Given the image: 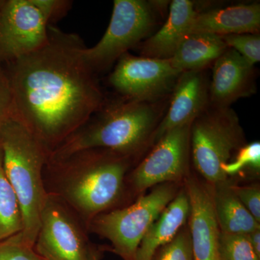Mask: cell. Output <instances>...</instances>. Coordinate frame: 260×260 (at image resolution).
Returning a JSON list of instances; mask_svg holds the SVG:
<instances>
[{
  "instance_id": "cell-1",
  "label": "cell",
  "mask_w": 260,
  "mask_h": 260,
  "mask_svg": "<svg viewBox=\"0 0 260 260\" xmlns=\"http://www.w3.org/2000/svg\"><path fill=\"white\" fill-rule=\"evenodd\" d=\"M83 39L49 25L40 49L3 64L13 97L12 118L23 124L49 155L74 134L106 99L84 56Z\"/></svg>"
},
{
  "instance_id": "cell-2",
  "label": "cell",
  "mask_w": 260,
  "mask_h": 260,
  "mask_svg": "<svg viewBox=\"0 0 260 260\" xmlns=\"http://www.w3.org/2000/svg\"><path fill=\"white\" fill-rule=\"evenodd\" d=\"M135 160L103 148L48 159L44 170L46 191L64 200L88 230L98 215L124 207L129 198L126 176Z\"/></svg>"
},
{
  "instance_id": "cell-3",
  "label": "cell",
  "mask_w": 260,
  "mask_h": 260,
  "mask_svg": "<svg viewBox=\"0 0 260 260\" xmlns=\"http://www.w3.org/2000/svg\"><path fill=\"white\" fill-rule=\"evenodd\" d=\"M159 102H142L119 95L106 96L96 112L48 159L90 148L107 149L138 158L151 146L154 132L165 114Z\"/></svg>"
},
{
  "instance_id": "cell-4",
  "label": "cell",
  "mask_w": 260,
  "mask_h": 260,
  "mask_svg": "<svg viewBox=\"0 0 260 260\" xmlns=\"http://www.w3.org/2000/svg\"><path fill=\"white\" fill-rule=\"evenodd\" d=\"M0 147L5 174L21 210L22 237L34 246L47 197L44 170L49 153L23 124L13 118L0 129Z\"/></svg>"
},
{
  "instance_id": "cell-5",
  "label": "cell",
  "mask_w": 260,
  "mask_h": 260,
  "mask_svg": "<svg viewBox=\"0 0 260 260\" xmlns=\"http://www.w3.org/2000/svg\"><path fill=\"white\" fill-rule=\"evenodd\" d=\"M176 183L154 186L148 194L140 195L134 203L100 214L88 225L89 234L107 239L111 251L122 260H135L145 234L162 210L177 196Z\"/></svg>"
},
{
  "instance_id": "cell-6",
  "label": "cell",
  "mask_w": 260,
  "mask_h": 260,
  "mask_svg": "<svg viewBox=\"0 0 260 260\" xmlns=\"http://www.w3.org/2000/svg\"><path fill=\"white\" fill-rule=\"evenodd\" d=\"M244 145L240 121L230 107L209 104L191 123V159L203 180L211 185L227 180L222 166Z\"/></svg>"
},
{
  "instance_id": "cell-7",
  "label": "cell",
  "mask_w": 260,
  "mask_h": 260,
  "mask_svg": "<svg viewBox=\"0 0 260 260\" xmlns=\"http://www.w3.org/2000/svg\"><path fill=\"white\" fill-rule=\"evenodd\" d=\"M155 23L151 4L143 0H114L110 23L101 40L84 56L95 74L109 69L123 54L148 37Z\"/></svg>"
},
{
  "instance_id": "cell-8",
  "label": "cell",
  "mask_w": 260,
  "mask_h": 260,
  "mask_svg": "<svg viewBox=\"0 0 260 260\" xmlns=\"http://www.w3.org/2000/svg\"><path fill=\"white\" fill-rule=\"evenodd\" d=\"M88 228L59 197L47 193L34 248L44 260H88Z\"/></svg>"
},
{
  "instance_id": "cell-9",
  "label": "cell",
  "mask_w": 260,
  "mask_h": 260,
  "mask_svg": "<svg viewBox=\"0 0 260 260\" xmlns=\"http://www.w3.org/2000/svg\"><path fill=\"white\" fill-rule=\"evenodd\" d=\"M191 124L168 131L153 145L150 153L126 176L129 197L147 189L176 183L189 174Z\"/></svg>"
},
{
  "instance_id": "cell-10",
  "label": "cell",
  "mask_w": 260,
  "mask_h": 260,
  "mask_svg": "<svg viewBox=\"0 0 260 260\" xmlns=\"http://www.w3.org/2000/svg\"><path fill=\"white\" fill-rule=\"evenodd\" d=\"M49 27L37 0H0V63L8 64L45 45Z\"/></svg>"
},
{
  "instance_id": "cell-11",
  "label": "cell",
  "mask_w": 260,
  "mask_h": 260,
  "mask_svg": "<svg viewBox=\"0 0 260 260\" xmlns=\"http://www.w3.org/2000/svg\"><path fill=\"white\" fill-rule=\"evenodd\" d=\"M181 73L169 59L137 56L125 53L109 77L116 94L142 102H157L173 90Z\"/></svg>"
},
{
  "instance_id": "cell-12",
  "label": "cell",
  "mask_w": 260,
  "mask_h": 260,
  "mask_svg": "<svg viewBox=\"0 0 260 260\" xmlns=\"http://www.w3.org/2000/svg\"><path fill=\"white\" fill-rule=\"evenodd\" d=\"M184 181L190 205L188 228L194 260H220V230L214 208L213 185L192 174Z\"/></svg>"
},
{
  "instance_id": "cell-13",
  "label": "cell",
  "mask_w": 260,
  "mask_h": 260,
  "mask_svg": "<svg viewBox=\"0 0 260 260\" xmlns=\"http://www.w3.org/2000/svg\"><path fill=\"white\" fill-rule=\"evenodd\" d=\"M210 80L206 70L181 73L167 112L154 132L151 146L169 130L191 124L209 106Z\"/></svg>"
},
{
  "instance_id": "cell-14",
  "label": "cell",
  "mask_w": 260,
  "mask_h": 260,
  "mask_svg": "<svg viewBox=\"0 0 260 260\" xmlns=\"http://www.w3.org/2000/svg\"><path fill=\"white\" fill-rule=\"evenodd\" d=\"M256 91L254 66L232 49L214 62L210 80V104L229 107L239 99L250 96Z\"/></svg>"
},
{
  "instance_id": "cell-15",
  "label": "cell",
  "mask_w": 260,
  "mask_h": 260,
  "mask_svg": "<svg viewBox=\"0 0 260 260\" xmlns=\"http://www.w3.org/2000/svg\"><path fill=\"white\" fill-rule=\"evenodd\" d=\"M198 11L189 0H174L165 23L142 44L140 54L145 57L170 59L189 34Z\"/></svg>"
},
{
  "instance_id": "cell-16",
  "label": "cell",
  "mask_w": 260,
  "mask_h": 260,
  "mask_svg": "<svg viewBox=\"0 0 260 260\" xmlns=\"http://www.w3.org/2000/svg\"><path fill=\"white\" fill-rule=\"evenodd\" d=\"M259 30L260 5L255 3L198 12L190 34L207 32L222 37L232 34H259Z\"/></svg>"
},
{
  "instance_id": "cell-17",
  "label": "cell",
  "mask_w": 260,
  "mask_h": 260,
  "mask_svg": "<svg viewBox=\"0 0 260 260\" xmlns=\"http://www.w3.org/2000/svg\"><path fill=\"white\" fill-rule=\"evenodd\" d=\"M189 211V198L185 188L183 186L149 228L140 242L135 260H152L155 252L170 242L186 225Z\"/></svg>"
},
{
  "instance_id": "cell-18",
  "label": "cell",
  "mask_w": 260,
  "mask_h": 260,
  "mask_svg": "<svg viewBox=\"0 0 260 260\" xmlns=\"http://www.w3.org/2000/svg\"><path fill=\"white\" fill-rule=\"evenodd\" d=\"M227 49L220 36L194 32L182 41L169 61L180 73L207 70Z\"/></svg>"
},
{
  "instance_id": "cell-19",
  "label": "cell",
  "mask_w": 260,
  "mask_h": 260,
  "mask_svg": "<svg viewBox=\"0 0 260 260\" xmlns=\"http://www.w3.org/2000/svg\"><path fill=\"white\" fill-rule=\"evenodd\" d=\"M213 188L214 208L220 232L247 235L260 229V223L232 190L229 179L213 185Z\"/></svg>"
},
{
  "instance_id": "cell-20",
  "label": "cell",
  "mask_w": 260,
  "mask_h": 260,
  "mask_svg": "<svg viewBox=\"0 0 260 260\" xmlns=\"http://www.w3.org/2000/svg\"><path fill=\"white\" fill-rule=\"evenodd\" d=\"M23 230L21 210L14 189L5 174L0 147V242Z\"/></svg>"
},
{
  "instance_id": "cell-21",
  "label": "cell",
  "mask_w": 260,
  "mask_h": 260,
  "mask_svg": "<svg viewBox=\"0 0 260 260\" xmlns=\"http://www.w3.org/2000/svg\"><path fill=\"white\" fill-rule=\"evenodd\" d=\"M218 250L220 260H260L247 235L220 232Z\"/></svg>"
},
{
  "instance_id": "cell-22",
  "label": "cell",
  "mask_w": 260,
  "mask_h": 260,
  "mask_svg": "<svg viewBox=\"0 0 260 260\" xmlns=\"http://www.w3.org/2000/svg\"><path fill=\"white\" fill-rule=\"evenodd\" d=\"M244 169H249L256 174L260 170V143L256 141L243 145L237 151L234 160H229L221 167L227 178L240 174Z\"/></svg>"
},
{
  "instance_id": "cell-23",
  "label": "cell",
  "mask_w": 260,
  "mask_h": 260,
  "mask_svg": "<svg viewBox=\"0 0 260 260\" xmlns=\"http://www.w3.org/2000/svg\"><path fill=\"white\" fill-rule=\"evenodd\" d=\"M152 260H194L187 225H184L170 242L160 247Z\"/></svg>"
},
{
  "instance_id": "cell-24",
  "label": "cell",
  "mask_w": 260,
  "mask_h": 260,
  "mask_svg": "<svg viewBox=\"0 0 260 260\" xmlns=\"http://www.w3.org/2000/svg\"><path fill=\"white\" fill-rule=\"evenodd\" d=\"M220 37L228 49L237 51L249 64L254 66L259 62V34H232Z\"/></svg>"
},
{
  "instance_id": "cell-25",
  "label": "cell",
  "mask_w": 260,
  "mask_h": 260,
  "mask_svg": "<svg viewBox=\"0 0 260 260\" xmlns=\"http://www.w3.org/2000/svg\"><path fill=\"white\" fill-rule=\"evenodd\" d=\"M0 260H44L21 233L0 242Z\"/></svg>"
},
{
  "instance_id": "cell-26",
  "label": "cell",
  "mask_w": 260,
  "mask_h": 260,
  "mask_svg": "<svg viewBox=\"0 0 260 260\" xmlns=\"http://www.w3.org/2000/svg\"><path fill=\"white\" fill-rule=\"evenodd\" d=\"M232 190L241 203L260 223V188L259 184L238 185L231 183Z\"/></svg>"
},
{
  "instance_id": "cell-27",
  "label": "cell",
  "mask_w": 260,
  "mask_h": 260,
  "mask_svg": "<svg viewBox=\"0 0 260 260\" xmlns=\"http://www.w3.org/2000/svg\"><path fill=\"white\" fill-rule=\"evenodd\" d=\"M37 3L49 25H54L64 18L73 5V2L69 0H37Z\"/></svg>"
},
{
  "instance_id": "cell-28",
  "label": "cell",
  "mask_w": 260,
  "mask_h": 260,
  "mask_svg": "<svg viewBox=\"0 0 260 260\" xmlns=\"http://www.w3.org/2000/svg\"><path fill=\"white\" fill-rule=\"evenodd\" d=\"M13 116V97L4 66L0 63V129Z\"/></svg>"
},
{
  "instance_id": "cell-29",
  "label": "cell",
  "mask_w": 260,
  "mask_h": 260,
  "mask_svg": "<svg viewBox=\"0 0 260 260\" xmlns=\"http://www.w3.org/2000/svg\"><path fill=\"white\" fill-rule=\"evenodd\" d=\"M247 236L253 249L260 257V229L251 232L250 234H247Z\"/></svg>"
},
{
  "instance_id": "cell-30",
  "label": "cell",
  "mask_w": 260,
  "mask_h": 260,
  "mask_svg": "<svg viewBox=\"0 0 260 260\" xmlns=\"http://www.w3.org/2000/svg\"><path fill=\"white\" fill-rule=\"evenodd\" d=\"M101 251L92 244L89 249V254L88 260H100L101 259Z\"/></svg>"
}]
</instances>
